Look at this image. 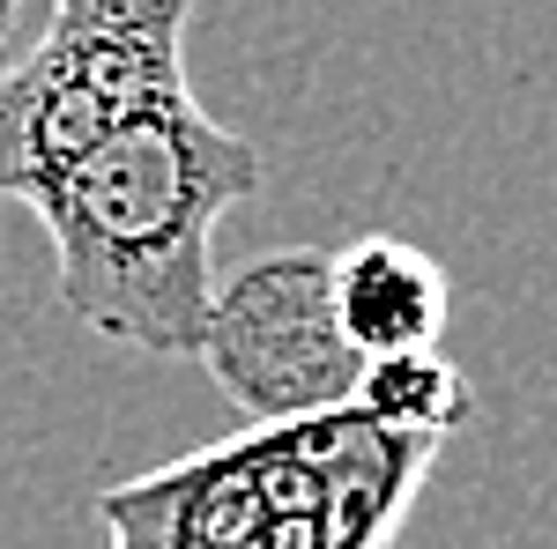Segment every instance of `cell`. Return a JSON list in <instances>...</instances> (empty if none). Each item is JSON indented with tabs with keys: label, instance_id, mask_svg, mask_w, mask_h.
Returning <instances> with one entry per match:
<instances>
[{
	"label": "cell",
	"instance_id": "4",
	"mask_svg": "<svg viewBox=\"0 0 557 549\" xmlns=\"http://www.w3.org/2000/svg\"><path fill=\"white\" fill-rule=\"evenodd\" d=\"M104 527L112 549H327L320 416L112 490Z\"/></svg>",
	"mask_w": 557,
	"mask_h": 549
},
{
	"label": "cell",
	"instance_id": "5",
	"mask_svg": "<svg viewBox=\"0 0 557 549\" xmlns=\"http://www.w3.org/2000/svg\"><path fill=\"white\" fill-rule=\"evenodd\" d=\"M327 283H335V320H343L349 349L364 364L386 357H431L446 335V267L424 246L401 238H357L343 253H327Z\"/></svg>",
	"mask_w": 557,
	"mask_h": 549
},
{
	"label": "cell",
	"instance_id": "1",
	"mask_svg": "<svg viewBox=\"0 0 557 549\" xmlns=\"http://www.w3.org/2000/svg\"><path fill=\"white\" fill-rule=\"evenodd\" d=\"M253 186V141L215 127L186 97L104 134L23 201L52 238L60 304L83 327L149 357H194L215 297L209 238Z\"/></svg>",
	"mask_w": 557,
	"mask_h": 549
},
{
	"label": "cell",
	"instance_id": "2",
	"mask_svg": "<svg viewBox=\"0 0 557 549\" xmlns=\"http://www.w3.org/2000/svg\"><path fill=\"white\" fill-rule=\"evenodd\" d=\"M186 23L194 0H60L0 83V194L23 201L104 134L186 104Z\"/></svg>",
	"mask_w": 557,
	"mask_h": 549
},
{
	"label": "cell",
	"instance_id": "6",
	"mask_svg": "<svg viewBox=\"0 0 557 549\" xmlns=\"http://www.w3.org/2000/svg\"><path fill=\"white\" fill-rule=\"evenodd\" d=\"M349 409H364L380 431H401V438H431V446H438L454 423L469 416V394H461V379H454V364L431 349V357L364 364V386H357Z\"/></svg>",
	"mask_w": 557,
	"mask_h": 549
},
{
	"label": "cell",
	"instance_id": "7",
	"mask_svg": "<svg viewBox=\"0 0 557 549\" xmlns=\"http://www.w3.org/2000/svg\"><path fill=\"white\" fill-rule=\"evenodd\" d=\"M52 8H60V0H0V83L30 60V45L45 38Z\"/></svg>",
	"mask_w": 557,
	"mask_h": 549
},
{
	"label": "cell",
	"instance_id": "3",
	"mask_svg": "<svg viewBox=\"0 0 557 549\" xmlns=\"http://www.w3.org/2000/svg\"><path fill=\"white\" fill-rule=\"evenodd\" d=\"M209 379L260 416L275 423H312L357 401L364 386V357L349 349L343 320H335V283H327V253H260L246 260L231 283H215L201 349Z\"/></svg>",
	"mask_w": 557,
	"mask_h": 549
}]
</instances>
